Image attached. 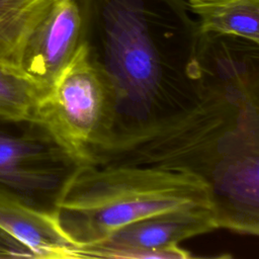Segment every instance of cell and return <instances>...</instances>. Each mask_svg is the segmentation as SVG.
<instances>
[{"mask_svg":"<svg viewBox=\"0 0 259 259\" xmlns=\"http://www.w3.org/2000/svg\"><path fill=\"white\" fill-rule=\"evenodd\" d=\"M108 115L103 78L80 42L68 64L39 96L32 119L40 123L78 163L102 136Z\"/></svg>","mask_w":259,"mask_h":259,"instance_id":"cell-4","label":"cell"},{"mask_svg":"<svg viewBox=\"0 0 259 259\" xmlns=\"http://www.w3.org/2000/svg\"><path fill=\"white\" fill-rule=\"evenodd\" d=\"M78 163L32 118H0V193L52 212Z\"/></svg>","mask_w":259,"mask_h":259,"instance_id":"cell-5","label":"cell"},{"mask_svg":"<svg viewBox=\"0 0 259 259\" xmlns=\"http://www.w3.org/2000/svg\"><path fill=\"white\" fill-rule=\"evenodd\" d=\"M75 2L80 42L107 90V121L98 141L166 117L195 99L204 68L187 0Z\"/></svg>","mask_w":259,"mask_h":259,"instance_id":"cell-2","label":"cell"},{"mask_svg":"<svg viewBox=\"0 0 259 259\" xmlns=\"http://www.w3.org/2000/svg\"><path fill=\"white\" fill-rule=\"evenodd\" d=\"M58 0H0V62L18 67L25 42Z\"/></svg>","mask_w":259,"mask_h":259,"instance_id":"cell-9","label":"cell"},{"mask_svg":"<svg viewBox=\"0 0 259 259\" xmlns=\"http://www.w3.org/2000/svg\"><path fill=\"white\" fill-rule=\"evenodd\" d=\"M81 26L75 0H58L28 36L18 67L42 93L78 49Z\"/></svg>","mask_w":259,"mask_h":259,"instance_id":"cell-7","label":"cell"},{"mask_svg":"<svg viewBox=\"0 0 259 259\" xmlns=\"http://www.w3.org/2000/svg\"><path fill=\"white\" fill-rule=\"evenodd\" d=\"M0 229L34 258H73L75 246L60 230L52 212L30 207L0 193Z\"/></svg>","mask_w":259,"mask_h":259,"instance_id":"cell-8","label":"cell"},{"mask_svg":"<svg viewBox=\"0 0 259 259\" xmlns=\"http://www.w3.org/2000/svg\"><path fill=\"white\" fill-rule=\"evenodd\" d=\"M200 31L236 35L259 42V0H224L189 5Z\"/></svg>","mask_w":259,"mask_h":259,"instance_id":"cell-10","label":"cell"},{"mask_svg":"<svg viewBox=\"0 0 259 259\" xmlns=\"http://www.w3.org/2000/svg\"><path fill=\"white\" fill-rule=\"evenodd\" d=\"M224 0H187L189 5H198V4H207V3H215Z\"/></svg>","mask_w":259,"mask_h":259,"instance_id":"cell-13","label":"cell"},{"mask_svg":"<svg viewBox=\"0 0 259 259\" xmlns=\"http://www.w3.org/2000/svg\"><path fill=\"white\" fill-rule=\"evenodd\" d=\"M204 74L181 110L93 144L87 163L190 172L209 186L220 228L259 233V42L200 31Z\"/></svg>","mask_w":259,"mask_h":259,"instance_id":"cell-1","label":"cell"},{"mask_svg":"<svg viewBox=\"0 0 259 259\" xmlns=\"http://www.w3.org/2000/svg\"><path fill=\"white\" fill-rule=\"evenodd\" d=\"M41 94L19 67L0 62V118H31Z\"/></svg>","mask_w":259,"mask_h":259,"instance_id":"cell-11","label":"cell"},{"mask_svg":"<svg viewBox=\"0 0 259 259\" xmlns=\"http://www.w3.org/2000/svg\"><path fill=\"white\" fill-rule=\"evenodd\" d=\"M219 228L210 208L166 211L125 225L97 244L75 248L73 258L187 259L190 254L179 243Z\"/></svg>","mask_w":259,"mask_h":259,"instance_id":"cell-6","label":"cell"},{"mask_svg":"<svg viewBox=\"0 0 259 259\" xmlns=\"http://www.w3.org/2000/svg\"><path fill=\"white\" fill-rule=\"evenodd\" d=\"M0 258H34L23 245L0 229Z\"/></svg>","mask_w":259,"mask_h":259,"instance_id":"cell-12","label":"cell"},{"mask_svg":"<svg viewBox=\"0 0 259 259\" xmlns=\"http://www.w3.org/2000/svg\"><path fill=\"white\" fill-rule=\"evenodd\" d=\"M194 207L214 211L208 184L193 173L83 163L66 180L53 214L79 248L97 244L143 218Z\"/></svg>","mask_w":259,"mask_h":259,"instance_id":"cell-3","label":"cell"}]
</instances>
